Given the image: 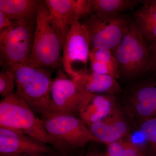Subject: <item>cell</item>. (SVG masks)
<instances>
[{"label":"cell","instance_id":"1","mask_svg":"<svg viewBox=\"0 0 156 156\" xmlns=\"http://www.w3.org/2000/svg\"><path fill=\"white\" fill-rule=\"evenodd\" d=\"M32 51L24 64L52 69L62 67L64 44L58 26L45 1L39 2Z\"/></svg>","mask_w":156,"mask_h":156},{"label":"cell","instance_id":"2","mask_svg":"<svg viewBox=\"0 0 156 156\" xmlns=\"http://www.w3.org/2000/svg\"><path fill=\"white\" fill-rule=\"evenodd\" d=\"M8 68L14 74L16 93L36 114L41 116L44 115L51 102L52 69L24 64L13 65Z\"/></svg>","mask_w":156,"mask_h":156},{"label":"cell","instance_id":"3","mask_svg":"<svg viewBox=\"0 0 156 156\" xmlns=\"http://www.w3.org/2000/svg\"><path fill=\"white\" fill-rule=\"evenodd\" d=\"M42 121L51 146L61 156L84 147L90 142H99L79 117L67 115H46Z\"/></svg>","mask_w":156,"mask_h":156},{"label":"cell","instance_id":"4","mask_svg":"<svg viewBox=\"0 0 156 156\" xmlns=\"http://www.w3.org/2000/svg\"><path fill=\"white\" fill-rule=\"evenodd\" d=\"M113 54L120 77L132 79L151 71L146 42L133 20Z\"/></svg>","mask_w":156,"mask_h":156},{"label":"cell","instance_id":"5","mask_svg":"<svg viewBox=\"0 0 156 156\" xmlns=\"http://www.w3.org/2000/svg\"><path fill=\"white\" fill-rule=\"evenodd\" d=\"M0 127L19 131L51 145L43 121L16 92L0 102Z\"/></svg>","mask_w":156,"mask_h":156},{"label":"cell","instance_id":"6","mask_svg":"<svg viewBox=\"0 0 156 156\" xmlns=\"http://www.w3.org/2000/svg\"><path fill=\"white\" fill-rule=\"evenodd\" d=\"M34 23L12 20L11 27L0 31L1 64L9 67L28 62L33 47Z\"/></svg>","mask_w":156,"mask_h":156},{"label":"cell","instance_id":"7","mask_svg":"<svg viewBox=\"0 0 156 156\" xmlns=\"http://www.w3.org/2000/svg\"><path fill=\"white\" fill-rule=\"evenodd\" d=\"M131 19L122 14H93L82 23L91 50L104 49L113 53L119 44Z\"/></svg>","mask_w":156,"mask_h":156},{"label":"cell","instance_id":"8","mask_svg":"<svg viewBox=\"0 0 156 156\" xmlns=\"http://www.w3.org/2000/svg\"><path fill=\"white\" fill-rule=\"evenodd\" d=\"M94 94L82 89L73 79L62 75L55 78L51 89V102L44 115H80Z\"/></svg>","mask_w":156,"mask_h":156},{"label":"cell","instance_id":"9","mask_svg":"<svg viewBox=\"0 0 156 156\" xmlns=\"http://www.w3.org/2000/svg\"><path fill=\"white\" fill-rule=\"evenodd\" d=\"M90 52L86 29L82 23L76 21L71 26L66 38L62 54V67L72 79L88 69Z\"/></svg>","mask_w":156,"mask_h":156},{"label":"cell","instance_id":"10","mask_svg":"<svg viewBox=\"0 0 156 156\" xmlns=\"http://www.w3.org/2000/svg\"><path fill=\"white\" fill-rule=\"evenodd\" d=\"M64 44L71 26L81 18L92 14L91 0H46Z\"/></svg>","mask_w":156,"mask_h":156},{"label":"cell","instance_id":"11","mask_svg":"<svg viewBox=\"0 0 156 156\" xmlns=\"http://www.w3.org/2000/svg\"><path fill=\"white\" fill-rule=\"evenodd\" d=\"M54 152L46 144L10 128L0 127V156Z\"/></svg>","mask_w":156,"mask_h":156},{"label":"cell","instance_id":"12","mask_svg":"<svg viewBox=\"0 0 156 156\" xmlns=\"http://www.w3.org/2000/svg\"><path fill=\"white\" fill-rule=\"evenodd\" d=\"M128 99L132 112L142 122L156 118V83L145 82L132 87Z\"/></svg>","mask_w":156,"mask_h":156},{"label":"cell","instance_id":"13","mask_svg":"<svg viewBox=\"0 0 156 156\" xmlns=\"http://www.w3.org/2000/svg\"><path fill=\"white\" fill-rule=\"evenodd\" d=\"M88 127L99 142L107 145L126 137L129 133L128 125L122 113L115 106L104 119Z\"/></svg>","mask_w":156,"mask_h":156},{"label":"cell","instance_id":"14","mask_svg":"<svg viewBox=\"0 0 156 156\" xmlns=\"http://www.w3.org/2000/svg\"><path fill=\"white\" fill-rule=\"evenodd\" d=\"M86 92L92 94L114 95L119 92L121 87L117 79L87 69L72 79Z\"/></svg>","mask_w":156,"mask_h":156},{"label":"cell","instance_id":"15","mask_svg":"<svg viewBox=\"0 0 156 156\" xmlns=\"http://www.w3.org/2000/svg\"><path fill=\"white\" fill-rule=\"evenodd\" d=\"M109 94H94L79 116L89 127L110 113L115 107V97Z\"/></svg>","mask_w":156,"mask_h":156},{"label":"cell","instance_id":"16","mask_svg":"<svg viewBox=\"0 0 156 156\" xmlns=\"http://www.w3.org/2000/svg\"><path fill=\"white\" fill-rule=\"evenodd\" d=\"M40 1L0 0V11L11 20L34 23L36 20Z\"/></svg>","mask_w":156,"mask_h":156},{"label":"cell","instance_id":"17","mask_svg":"<svg viewBox=\"0 0 156 156\" xmlns=\"http://www.w3.org/2000/svg\"><path fill=\"white\" fill-rule=\"evenodd\" d=\"M133 18L146 42H156V10L143 5L134 11Z\"/></svg>","mask_w":156,"mask_h":156},{"label":"cell","instance_id":"18","mask_svg":"<svg viewBox=\"0 0 156 156\" xmlns=\"http://www.w3.org/2000/svg\"><path fill=\"white\" fill-rule=\"evenodd\" d=\"M92 14H121L133 11L142 3L137 0H91Z\"/></svg>","mask_w":156,"mask_h":156},{"label":"cell","instance_id":"19","mask_svg":"<svg viewBox=\"0 0 156 156\" xmlns=\"http://www.w3.org/2000/svg\"><path fill=\"white\" fill-rule=\"evenodd\" d=\"M140 131L147 143L148 151L156 156V118L142 122Z\"/></svg>","mask_w":156,"mask_h":156},{"label":"cell","instance_id":"20","mask_svg":"<svg viewBox=\"0 0 156 156\" xmlns=\"http://www.w3.org/2000/svg\"><path fill=\"white\" fill-rule=\"evenodd\" d=\"M14 74L8 69L0 73V95L3 98L13 95L16 92Z\"/></svg>","mask_w":156,"mask_h":156},{"label":"cell","instance_id":"21","mask_svg":"<svg viewBox=\"0 0 156 156\" xmlns=\"http://www.w3.org/2000/svg\"><path fill=\"white\" fill-rule=\"evenodd\" d=\"M103 62L118 69V65L113 53L111 50L104 49H93L89 55V61Z\"/></svg>","mask_w":156,"mask_h":156},{"label":"cell","instance_id":"22","mask_svg":"<svg viewBox=\"0 0 156 156\" xmlns=\"http://www.w3.org/2000/svg\"><path fill=\"white\" fill-rule=\"evenodd\" d=\"M121 150L119 156H141L144 153L129 138L120 140Z\"/></svg>","mask_w":156,"mask_h":156},{"label":"cell","instance_id":"23","mask_svg":"<svg viewBox=\"0 0 156 156\" xmlns=\"http://www.w3.org/2000/svg\"><path fill=\"white\" fill-rule=\"evenodd\" d=\"M151 71L156 73V42H146Z\"/></svg>","mask_w":156,"mask_h":156},{"label":"cell","instance_id":"24","mask_svg":"<svg viewBox=\"0 0 156 156\" xmlns=\"http://www.w3.org/2000/svg\"><path fill=\"white\" fill-rule=\"evenodd\" d=\"M12 20L9 19L2 11H0V31L11 26Z\"/></svg>","mask_w":156,"mask_h":156},{"label":"cell","instance_id":"25","mask_svg":"<svg viewBox=\"0 0 156 156\" xmlns=\"http://www.w3.org/2000/svg\"><path fill=\"white\" fill-rule=\"evenodd\" d=\"M143 5L148 6L151 9L156 10V0L142 1Z\"/></svg>","mask_w":156,"mask_h":156},{"label":"cell","instance_id":"26","mask_svg":"<svg viewBox=\"0 0 156 156\" xmlns=\"http://www.w3.org/2000/svg\"><path fill=\"white\" fill-rule=\"evenodd\" d=\"M54 156L53 155L49 154H21L10 155L0 156Z\"/></svg>","mask_w":156,"mask_h":156},{"label":"cell","instance_id":"27","mask_svg":"<svg viewBox=\"0 0 156 156\" xmlns=\"http://www.w3.org/2000/svg\"><path fill=\"white\" fill-rule=\"evenodd\" d=\"M84 156H103L95 152H90L86 154Z\"/></svg>","mask_w":156,"mask_h":156},{"label":"cell","instance_id":"28","mask_svg":"<svg viewBox=\"0 0 156 156\" xmlns=\"http://www.w3.org/2000/svg\"><path fill=\"white\" fill-rule=\"evenodd\" d=\"M103 156H108L106 154H105V155H103Z\"/></svg>","mask_w":156,"mask_h":156}]
</instances>
